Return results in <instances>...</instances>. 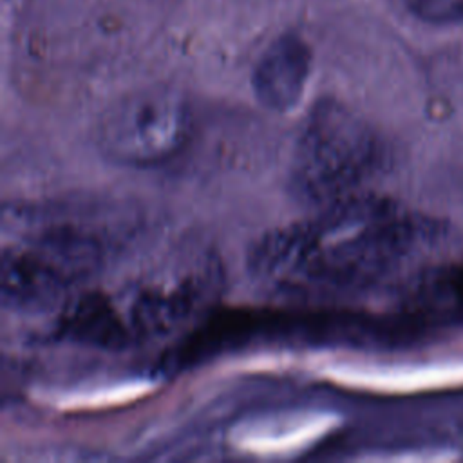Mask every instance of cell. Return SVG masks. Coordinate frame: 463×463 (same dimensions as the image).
Returning <instances> with one entry per match:
<instances>
[{"instance_id":"1","label":"cell","mask_w":463,"mask_h":463,"mask_svg":"<svg viewBox=\"0 0 463 463\" xmlns=\"http://www.w3.org/2000/svg\"><path fill=\"white\" fill-rule=\"evenodd\" d=\"M421 235L423 228L396 204L358 194L264 233L248 253V271L275 297H344L396 269Z\"/></svg>"},{"instance_id":"2","label":"cell","mask_w":463,"mask_h":463,"mask_svg":"<svg viewBox=\"0 0 463 463\" xmlns=\"http://www.w3.org/2000/svg\"><path fill=\"white\" fill-rule=\"evenodd\" d=\"M383 150L374 130L336 99L313 105L298 132L289 192L307 206L324 208L353 195L378 170Z\"/></svg>"},{"instance_id":"3","label":"cell","mask_w":463,"mask_h":463,"mask_svg":"<svg viewBox=\"0 0 463 463\" xmlns=\"http://www.w3.org/2000/svg\"><path fill=\"white\" fill-rule=\"evenodd\" d=\"M105 260L103 239L76 222H47L4 244L2 304L13 311H43L96 275Z\"/></svg>"},{"instance_id":"4","label":"cell","mask_w":463,"mask_h":463,"mask_svg":"<svg viewBox=\"0 0 463 463\" xmlns=\"http://www.w3.org/2000/svg\"><path fill=\"white\" fill-rule=\"evenodd\" d=\"M192 128L188 103L166 89L132 94L99 119L96 143L105 157L128 166H150L175 156Z\"/></svg>"},{"instance_id":"5","label":"cell","mask_w":463,"mask_h":463,"mask_svg":"<svg viewBox=\"0 0 463 463\" xmlns=\"http://www.w3.org/2000/svg\"><path fill=\"white\" fill-rule=\"evenodd\" d=\"M309 71L307 43L297 34H282L264 51L253 71V94L268 110L288 112L300 101Z\"/></svg>"},{"instance_id":"6","label":"cell","mask_w":463,"mask_h":463,"mask_svg":"<svg viewBox=\"0 0 463 463\" xmlns=\"http://www.w3.org/2000/svg\"><path fill=\"white\" fill-rule=\"evenodd\" d=\"M403 306L418 324L463 320V266L443 268L411 282Z\"/></svg>"},{"instance_id":"7","label":"cell","mask_w":463,"mask_h":463,"mask_svg":"<svg viewBox=\"0 0 463 463\" xmlns=\"http://www.w3.org/2000/svg\"><path fill=\"white\" fill-rule=\"evenodd\" d=\"M403 4L414 16H418L423 22H463V0H403Z\"/></svg>"}]
</instances>
